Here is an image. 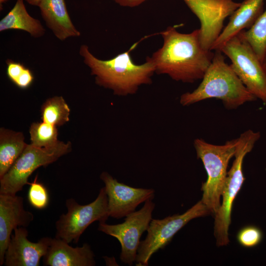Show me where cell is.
<instances>
[{"label":"cell","mask_w":266,"mask_h":266,"mask_svg":"<svg viewBox=\"0 0 266 266\" xmlns=\"http://www.w3.org/2000/svg\"><path fill=\"white\" fill-rule=\"evenodd\" d=\"M236 143L237 138L223 145L212 144L201 138L194 140L197 157L201 160L207 174V179L201 187V200L211 213L215 214L221 205L220 197L227 178L228 164L234 156Z\"/></svg>","instance_id":"cell-5"},{"label":"cell","mask_w":266,"mask_h":266,"mask_svg":"<svg viewBox=\"0 0 266 266\" xmlns=\"http://www.w3.org/2000/svg\"><path fill=\"white\" fill-rule=\"evenodd\" d=\"M8 0H0V10L2 9V5L4 3L7 2Z\"/></svg>","instance_id":"cell-30"},{"label":"cell","mask_w":266,"mask_h":266,"mask_svg":"<svg viewBox=\"0 0 266 266\" xmlns=\"http://www.w3.org/2000/svg\"><path fill=\"white\" fill-rule=\"evenodd\" d=\"M27 144L22 133L0 130V178L10 168Z\"/></svg>","instance_id":"cell-19"},{"label":"cell","mask_w":266,"mask_h":266,"mask_svg":"<svg viewBox=\"0 0 266 266\" xmlns=\"http://www.w3.org/2000/svg\"><path fill=\"white\" fill-rule=\"evenodd\" d=\"M69 114L70 108L61 96L47 99L41 108L42 121L56 127L62 126L68 122Z\"/></svg>","instance_id":"cell-20"},{"label":"cell","mask_w":266,"mask_h":266,"mask_svg":"<svg viewBox=\"0 0 266 266\" xmlns=\"http://www.w3.org/2000/svg\"><path fill=\"white\" fill-rule=\"evenodd\" d=\"M260 137V132L248 130L237 138L235 159L227 173L222 194V202L215 214L214 235L218 246L226 245L229 242L228 231L233 202L245 180L242 171L243 161Z\"/></svg>","instance_id":"cell-4"},{"label":"cell","mask_w":266,"mask_h":266,"mask_svg":"<svg viewBox=\"0 0 266 266\" xmlns=\"http://www.w3.org/2000/svg\"><path fill=\"white\" fill-rule=\"evenodd\" d=\"M29 132L31 144L37 147H50L59 141L57 127L43 121L33 123Z\"/></svg>","instance_id":"cell-22"},{"label":"cell","mask_w":266,"mask_h":266,"mask_svg":"<svg viewBox=\"0 0 266 266\" xmlns=\"http://www.w3.org/2000/svg\"><path fill=\"white\" fill-rule=\"evenodd\" d=\"M8 30L24 31L34 38L41 37L45 33L40 21L28 13L24 0H16L13 8L0 21V32Z\"/></svg>","instance_id":"cell-18"},{"label":"cell","mask_w":266,"mask_h":266,"mask_svg":"<svg viewBox=\"0 0 266 266\" xmlns=\"http://www.w3.org/2000/svg\"><path fill=\"white\" fill-rule=\"evenodd\" d=\"M33 218V214L25 209L22 197L0 194V266L4 265L12 231L17 228L28 227Z\"/></svg>","instance_id":"cell-14"},{"label":"cell","mask_w":266,"mask_h":266,"mask_svg":"<svg viewBox=\"0 0 266 266\" xmlns=\"http://www.w3.org/2000/svg\"><path fill=\"white\" fill-rule=\"evenodd\" d=\"M29 4L38 6L41 0H25Z\"/></svg>","instance_id":"cell-28"},{"label":"cell","mask_w":266,"mask_h":266,"mask_svg":"<svg viewBox=\"0 0 266 266\" xmlns=\"http://www.w3.org/2000/svg\"><path fill=\"white\" fill-rule=\"evenodd\" d=\"M212 62L201 82L191 92L183 94L180 103L189 106L209 99L220 100L228 109H235L257 99L251 93L225 62L223 53L215 51Z\"/></svg>","instance_id":"cell-3"},{"label":"cell","mask_w":266,"mask_h":266,"mask_svg":"<svg viewBox=\"0 0 266 266\" xmlns=\"http://www.w3.org/2000/svg\"><path fill=\"white\" fill-rule=\"evenodd\" d=\"M155 207L152 200H149L140 209L127 215L122 223L99 222V231L115 237L120 243V259L123 263L132 266L135 262L140 237L148 229Z\"/></svg>","instance_id":"cell-10"},{"label":"cell","mask_w":266,"mask_h":266,"mask_svg":"<svg viewBox=\"0 0 266 266\" xmlns=\"http://www.w3.org/2000/svg\"><path fill=\"white\" fill-rule=\"evenodd\" d=\"M30 187L28 199L30 204L37 209H43L49 203V195L44 185L37 181L36 177L33 182L29 183Z\"/></svg>","instance_id":"cell-23"},{"label":"cell","mask_w":266,"mask_h":266,"mask_svg":"<svg viewBox=\"0 0 266 266\" xmlns=\"http://www.w3.org/2000/svg\"><path fill=\"white\" fill-rule=\"evenodd\" d=\"M79 54L95 76L96 83L119 96L135 94L140 86L152 83V77L155 73L154 65L147 59L142 64H135L130 51L111 59L102 60L96 57L89 47L83 44L80 47Z\"/></svg>","instance_id":"cell-2"},{"label":"cell","mask_w":266,"mask_h":266,"mask_svg":"<svg viewBox=\"0 0 266 266\" xmlns=\"http://www.w3.org/2000/svg\"><path fill=\"white\" fill-rule=\"evenodd\" d=\"M66 206L67 212L62 214L55 224V237L68 243H77L82 234L92 223L105 222L109 217L104 187L90 203L81 205L70 198L66 200Z\"/></svg>","instance_id":"cell-8"},{"label":"cell","mask_w":266,"mask_h":266,"mask_svg":"<svg viewBox=\"0 0 266 266\" xmlns=\"http://www.w3.org/2000/svg\"><path fill=\"white\" fill-rule=\"evenodd\" d=\"M262 63H263V65L266 71V50H265V54H264V58H263V62H262Z\"/></svg>","instance_id":"cell-29"},{"label":"cell","mask_w":266,"mask_h":266,"mask_svg":"<svg viewBox=\"0 0 266 266\" xmlns=\"http://www.w3.org/2000/svg\"><path fill=\"white\" fill-rule=\"evenodd\" d=\"M70 142L60 141L54 146L39 147L27 144L8 171L0 178V194L15 195L28 184V178L37 168L56 161L71 150Z\"/></svg>","instance_id":"cell-6"},{"label":"cell","mask_w":266,"mask_h":266,"mask_svg":"<svg viewBox=\"0 0 266 266\" xmlns=\"http://www.w3.org/2000/svg\"><path fill=\"white\" fill-rule=\"evenodd\" d=\"M210 211L200 200L182 214L152 219L145 239L140 241L137 250L136 266H147L153 254L163 249L174 235L191 220L205 216Z\"/></svg>","instance_id":"cell-9"},{"label":"cell","mask_w":266,"mask_h":266,"mask_svg":"<svg viewBox=\"0 0 266 266\" xmlns=\"http://www.w3.org/2000/svg\"><path fill=\"white\" fill-rule=\"evenodd\" d=\"M161 34L163 39L162 47L146 58L154 65L155 73L167 75L174 80L184 83L202 79L214 53L201 46L199 29L183 33L169 26Z\"/></svg>","instance_id":"cell-1"},{"label":"cell","mask_w":266,"mask_h":266,"mask_svg":"<svg viewBox=\"0 0 266 266\" xmlns=\"http://www.w3.org/2000/svg\"><path fill=\"white\" fill-rule=\"evenodd\" d=\"M43 264L46 266H94L95 255L90 246L84 243L81 247H73L57 238H51Z\"/></svg>","instance_id":"cell-15"},{"label":"cell","mask_w":266,"mask_h":266,"mask_svg":"<svg viewBox=\"0 0 266 266\" xmlns=\"http://www.w3.org/2000/svg\"><path fill=\"white\" fill-rule=\"evenodd\" d=\"M5 62L7 65L6 74L14 84L26 67L23 64L11 59L6 60Z\"/></svg>","instance_id":"cell-25"},{"label":"cell","mask_w":266,"mask_h":266,"mask_svg":"<svg viewBox=\"0 0 266 266\" xmlns=\"http://www.w3.org/2000/svg\"><path fill=\"white\" fill-rule=\"evenodd\" d=\"M38 7L46 26L58 39L80 35L70 18L65 0H41Z\"/></svg>","instance_id":"cell-17"},{"label":"cell","mask_w":266,"mask_h":266,"mask_svg":"<svg viewBox=\"0 0 266 266\" xmlns=\"http://www.w3.org/2000/svg\"><path fill=\"white\" fill-rule=\"evenodd\" d=\"M200 23L199 38L202 47L211 48L223 30L225 19L240 5L233 0H183Z\"/></svg>","instance_id":"cell-11"},{"label":"cell","mask_w":266,"mask_h":266,"mask_svg":"<svg viewBox=\"0 0 266 266\" xmlns=\"http://www.w3.org/2000/svg\"><path fill=\"white\" fill-rule=\"evenodd\" d=\"M25 227L14 230L4 255L5 266H39L41 258L46 253L52 238L43 237L36 242L28 239Z\"/></svg>","instance_id":"cell-13"},{"label":"cell","mask_w":266,"mask_h":266,"mask_svg":"<svg viewBox=\"0 0 266 266\" xmlns=\"http://www.w3.org/2000/svg\"><path fill=\"white\" fill-rule=\"evenodd\" d=\"M263 238L260 229L254 226H248L241 229L237 235L238 242L245 247H253L258 245Z\"/></svg>","instance_id":"cell-24"},{"label":"cell","mask_w":266,"mask_h":266,"mask_svg":"<svg viewBox=\"0 0 266 266\" xmlns=\"http://www.w3.org/2000/svg\"><path fill=\"white\" fill-rule=\"evenodd\" d=\"M100 178L105 185L109 217H126L135 211L140 203L154 197V189L130 187L118 182L107 172H102Z\"/></svg>","instance_id":"cell-12"},{"label":"cell","mask_w":266,"mask_h":266,"mask_svg":"<svg viewBox=\"0 0 266 266\" xmlns=\"http://www.w3.org/2000/svg\"><path fill=\"white\" fill-rule=\"evenodd\" d=\"M146 0H114L121 6L133 7L137 6Z\"/></svg>","instance_id":"cell-27"},{"label":"cell","mask_w":266,"mask_h":266,"mask_svg":"<svg viewBox=\"0 0 266 266\" xmlns=\"http://www.w3.org/2000/svg\"><path fill=\"white\" fill-rule=\"evenodd\" d=\"M265 0H244L231 15L227 26L211 47L220 51L230 39L245 29H249L264 11Z\"/></svg>","instance_id":"cell-16"},{"label":"cell","mask_w":266,"mask_h":266,"mask_svg":"<svg viewBox=\"0 0 266 266\" xmlns=\"http://www.w3.org/2000/svg\"><path fill=\"white\" fill-rule=\"evenodd\" d=\"M220 51L230 59L231 67L249 91L266 104V71L250 44L238 33Z\"/></svg>","instance_id":"cell-7"},{"label":"cell","mask_w":266,"mask_h":266,"mask_svg":"<svg viewBox=\"0 0 266 266\" xmlns=\"http://www.w3.org/2000/svg\"><path fill=\"white\" fill-rule=\"evenodd\" d=\"M33 79L34 76L32 72L29 68H26L14 84L21 89H26L31 86Z\"/></svg>","instance_id":"cell-26"},{"label":"cell","mask_w":266,"mask_h":266,"mask_svg":"<svg viewBox=\"0 0 266 266\" xmlns=\"http://www.w3.org/2000/svg\"><path fill=\"white\" fill-rule=\"evenodd\" d=\"M239 33L250 44L262 63L266 49V8L249 29Z\"/></svg>","instance_id":"cell-21"}]
</instances>
